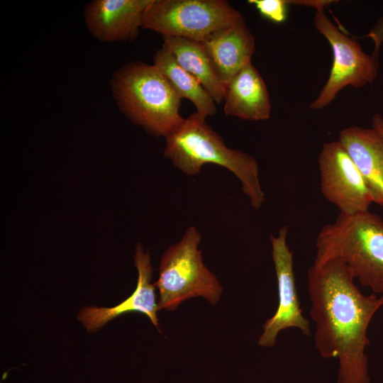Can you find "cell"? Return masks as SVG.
I'll return each instance as SVG.
<instances>
[{
	"instance_id": "1",
	"label": "cell",
	"mask_w": 383,
	"mask_h": 383,
	"mask_svg": "<svg viewBox=\"0 0 383 383\" xmlns=\"http://www.w3.org/2000/svg\"><path fill=\"white\" fill-rule=\"evenodd\" d=\"M307 288L317 352L323 358L338 359V383H370L367 331L383 306V296L363 294L338 258L313 264Z\"/></svg>"
},
{
	"instance_id": "2",
	"label": "cell",
	"mask_w": 383,
	"mask_h": 383,
	"mask_svg": "<svg viewBox=\"0 0 383 383\" xmlns=\"http://www.w3.org/2000/svg\"><path fill=\"white\" fill-rule=\"evenodd\" d=\"M195 112L165 138V157L187 175H196L206 164L226 168L240 182L253 209L265 201L256 160L246 152L227 147L223 138Z\"/></svg>"
},
{
	"instance_id": "3",
	"label": "cell",
	"mask_w": 383,
	"mask_h": 383,
	"mask_svg": "<svg viewBox=\"0 0 383 383\" xmlns=\"http://www.w3.org/2000/svg\"><path fill=\"white\" fill-rule=\"evenodd\" d=\"M338 258L373 294L383 296V219L365 211L338 214L318 233L313 264Z\"/></svg>"
},
{
	"instance_id": "4",
	"label": "cell",
	"mask_w": 383,
	"mask_h": 383,
	"mask_svg": "<svg viewBox=\"0 0 383 383\" xmlns=\"http://www.w3.org/2000/svg\"><path fill=\"white\" fill-rule=\"evenodd\" d=\"M111 91L121 111L149 133L166 138L184 121L181 99L154 65H123L113 74Z\"/></svg>"
},
{
	"instance_id": "5",
	"label": "cell",
	"mask_w": 383,
	"mask_h": 383,
	"mask_svg": "<svg viewBox=\"0 0 383 383\" xmlns=\"http://www.w3.org/2000/svg\"><path fill=\"white\" fill-rule=\"evenodd\" d=\"M201 240L197 228L190 226L182 238L163 253L159 277L154 284L159 290V311H175L182 302L194 297H204L211 304L220 300L223 288L203 262L199 248Z\"/></svg>"
},
{
	"instance_id": "6",
	"label": "cell",
	"mask_w": 383,
	"mask_h": 383,
	"mask_svg": "<svg viewBox=\"0 0 383 383\" xmlns=\"http://www.w3.org/2000/svg\"><path fill=\"white\" fill-rule=\"evenodd\" d=\"M243 15L224 0H153L142 28L203 42Z\"/></svg>"
},
{
	"instance_id": "7",
	"label": "cell",
	"mask_w": 383,
	"mask_h": 383,
	"mask_svg": "<svg viewBox=\"0 0 383 383\" xmlns=\"http://www.w3.org/2000/svg\"><path fill=\"white\" fill-rule=\"evenodd\" d=\"M313 21L316 30L330 43L333 57L328 78L310 104L311 109L321 110L343 88L352 86L357 89L372 83L377 76L379 61L365 53L356 40L342 33L324 9L316 10Z\"/></svg>"
},
{
	"instance_id": "8",
	"label": "cell",
	"mask_w": 383,
	"mask_h": 383,
	"mask_svg": "<svg viewBox=\"0 0 383 383\" xmlns=\"http://www.w3.org/2000/svg\"><path fill=\"white\" fill-rule=\"evenodd\" d=\"M318 164L321 193L340 213L354 215L369 211L373 203L370 192L338 140L323 145Z\"/></svg>"
},
{
	"instance_id": "9",
	"label": "cell",
	"mask_w": 383,
	"mask_h": 383,
	"mask_svg": "<svg viewBox=\"0 0 383 383\" xmlns=\"http://www.w3.org/2000/svg\"><path fill=\"white\" fill-rule=\"evenodd\" d=\"M288 227L282 226L275 235H270L272 258L277 281L278 306L274 314L263 325L257 343L261 347H273L282 331L294 328L303 335H311L309 321L303 315L296 290L293 252L287 242Z\"/></svg>"
},
{
	"instance_id": "10",
	"label": "cell",
	"mask_w": 383,
	"mask_h": 383,
	"mask_svg": "<svg viewBox=\"0 0 383 383\" xmlns=\"http://www.w3.org/2000/svg\"><path fill=\"white\" fill-rule=\"evenodd\" d=\"M153 0H95L88 4L84 19L89 31L99 40L134 39L142 28L144 15Z\"/></svg>"
},
{
	"instance_id": "11",
	"label": "cell",
	"mask_w": 383,
	"mask_h": 383,
	"mask_svg": "<svg viewBox=\"0 0 383 383\" xmlns=\"http://www.w3.org/2000/svg\"><path fill=\"white\" fill-rule=\"evenodd\" d=\"M134 262L138 273L137 286L128 298L113 307L85 306L79 313L78 319L88 331H96L113 318L130 312L145 314L160 331L155 286L151 284L152 267L150 257L148 252H145L140 244L136 246Z\"/></svg>"
},
{
	"instance_id": "12",
	"label": "cell",
	"mask_w": 383,
	"mask_h": 383,
	"mask_svg": "<svg viewBox=\"0 0 383 383\" xmlns=\"http://www.w3.org/2000/svg\"><path fill=\"white\" fill-rule=\"evenodd\" d=\"M201 43L223 84L251 62L255 45V37L243 16Z\"/></svg>"
},
{
	"instance_id": "13",
	"label": "cell",
	"mask_w": 383,
	"mask_h": 383,
	"mask_svg": "<svg viewBox=\"0 0 383 383\" xmlns=\"http://www.w3.org/2000/svg\"><path fill=\"white\" fill-rule=\"evenodd\" d=\"M338 140L347 150L370 192L373 203L383 206V138L372 128L342 129Z\"/></svg>"
},
{
	"instance_id": "14",
	"label": "cell",
	"mask_w": 383,
	"mask_h": 383,
	"mask_svg": "<svg viewBox=\"0 0 383 383\" xmlns=\"http://www.w3.org/2000/svg\"><path fill=\"white\" fill-rule=\"evenodd\" d=\"M223 111L226 116L248 121H264L270 116L271 103L267 86L250 62L224 84Z\"/></svg>"
},
{
	"instance_id": "15",
	"label": "cell",
	"mask_w": 383,
	"mask_h": 383,
	"mask_svg": "<svg viewBox=\"0 0 383 383\" xmlns=\"http://www.w3.org/2000/svg\"><path fill=\"white\" fill-rule=\"evenodd\" d=\"M162 38V47L177 63L200 82L216 104H221L223 101L224 84L216 74L203 43L179 37Z\"/></svg>"
},
{
	"instance_id": "16",
	"label": "cell",
	"mask_w": 383,
	"mask_h": 383,
	"mask_svg": "<svg viewBox=\"0 0 383 383\" xmlns=\"http://www.w3.org/2000/svg\"><path fill=\"white\" fill-rule=\"evenodd\" d=\"M153 65L158 68L179 97L192 102L197 113L207 117L216 113V102L200 82L181 67L163 47L157 50Z\"/></svg>"
},
{
	"instance_id": "17",
	"label": "cell",
	"mask_w": 383,
	"mask_h": 383,
	"mask_svg": "<svg viewBox=\"0 0 383 383\" xmlns=\"http://www.w3.org/2000/svg\"><path fill=\"white\" fill-rule=\"evenodd\" d=\"M265 17L276 22H283L286 18V0H249Z\"/></svg>"
},
{
	"instance_id": "18",
	"label": "cell",
	"mask_w": 383,
	"mask_h": 383,
	"mask_svg": "<svg viewBox=\"0 0 383 383\" xmlns=\"http://www.w3.org/2000/svg\"><path fill=\"white\" fill-rule=\"evenodd\" d=\"M366 37L371 39L374 43V50L371 55L379 61L380 48L383 43V15L378 18Z\"/></svg>"
},
{
	"instance_id": "19",
	"label": "cell",
	"mask_w": 383,
	"mask_h": 383,
	"mask_svg": "<svg viewBox=\"0 0 383 383\" xmlns=\"http://www.w3.org/2000/svg\"><path fill=\"white\" fill-rule=\"evenodd\" d=\"M287 4L311 6L316 10L324 9L325 7L333 3L331 0H286Z\"/></svg>"
},
{
	"instance_id": "20",
	"label": "cell",
	"mask_w": 383,
	"mask_h": 383,
	"mask_svg": "<svg viewBox=\"0 0 383 383\" xmlns=\"http://www.w3.org/2000/svg\"><path fill=\"white\" fill-rule=\"evenodd\" d=\"M372 127L375 129L383 138V116L375 113L372 118Z\"/></svg>"
}]
</instances>
